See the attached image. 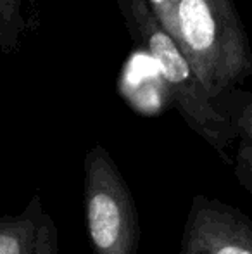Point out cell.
<instances>
[{
  "label": "cell",
  "mask_w": 252,
  "mask_h": 254,
  "mask_svg": "<svg viewBox=\"0 0 252 254\" xmlns=\"http://www.w3.org/2000/svg\"><path fill=\"white\" fill-rule=\"evenodd\" d=\"M116 2L130 37L137 47L154 61L168 88L169 99L190 130L211 145L226 164H233L230 147L239 137L230 121L214 107L176 40H173L152 16L145 0Z\"/></svg>",
  "instance_id": "obj_1"
},
{
  "label": "cell",
  "mask_w": 252,
  "mask_h": 254,
  "mask_svg": "<svg viewBox=\"0 0 252 254\" xmlns=\"http://www.w3.org/2000/svg\"><path fill=\"white\" fill-rule=\"evenodd\" d=\"M176 10V44L211 101L252 76L251 40L233 0H178Z\"/></svg>",
  "instance_id": "obj_2"
},
{
  "label": "cell",
  "mask_w": 252,
  "mask_h": 254,
  "mask_svg": "<svg viewBox=\"0 0 252 254\" xmlns=\"http://www.w3.org/2000/svg\"><path fill=\"white\" fill-rule=\"evenodd\" d=\"M83 207L94 254H137L140 220L133 195L107 149L94 144L83 163Z\"/></svg>",
  "instance_id": "obj_3"
},
{
  "label": "cell",
  "mask_w": 252,
  "mask_h": 254,
  "mask_svg": "<svg viewBox=\"0 0 252 254\" xmlns=\"http://www.w3.org/2000/svg\"><path fill=\"white\" fill-rule=\"evenodd\" d=\"M178 254H252V220L221 199L194 195Z\"/></svg>",
  "instance_id": "obj_4"
},
{
  "label": "cell",
  "mask_w": 252,
  "mask_h": 254,
  "mask_svg": "<svg viewBox=\"0 0 252 254\" xmlns=\"http://www.w3.org/2000/svg\"><path fill=\"white\" fill-rule=\"evenodd\" d=\"M0 254H61L57 225L38 194L19 214L0 218Z\"/></svg>",
  "instance_id": "obj_5"
},
{
  "label": "cell",
  "mask_w": 252,
  "mask_h": 254,
  "mask_svg": "<svg viewBox=\"0 0 252 254\" xmlns=\"http://www.w3.org/2000/svg\"><path fill=\"white\" fill-rule=\"evenodd\" d=\"M40 0H0V51L17 54L40 26Z\"/></svg>",
  "instance_id": "obj_6"
},
{
  "label": "cell",
  "mask_w": 252,
  "mask_h": 254,
  "mask_svg": "<svg viewBox=\"0 0 252 254\" xmlns=\"http://www.w3.org/2000/svg\"><path fill=\"white\" fill-rule=\"evenodd\" d=\"M214 107L230 121L240 140L252 144V94L240 88H232L212 99Z\"/></svg>",
  "instance_id": "obj_7"
},
{
  "label": "cell",
  "mask_w": 252,
  "mask_h": 254,
  "mask_svg": "<svg viewBox=\"0 0 252 254\" xmlns=\"http://www.w3.org/2000/svg\"><path fill=\"white\" fill-rule=\"evenodd\" d=\"M152 16L164 28V31L176 40L178 38V0H145Z\"/></svg>",
  "instance_id": "obj_8"
},
{
  "label": "cell",
  "mask_w": 252,
  "mask_h": 254,
  "mask_svg": "<svg viewBox=\"0 0 252 254\" xmlns=\"http://www.w3.org/2000/svg\"><path fill=\"white\" fill-rule=\"evenodd\" d=\"M233 173L239 184L252 194V144L240 138L233 157Z\"/></svg>",
  "instance_id": "obj_9"
}]
</instances>
